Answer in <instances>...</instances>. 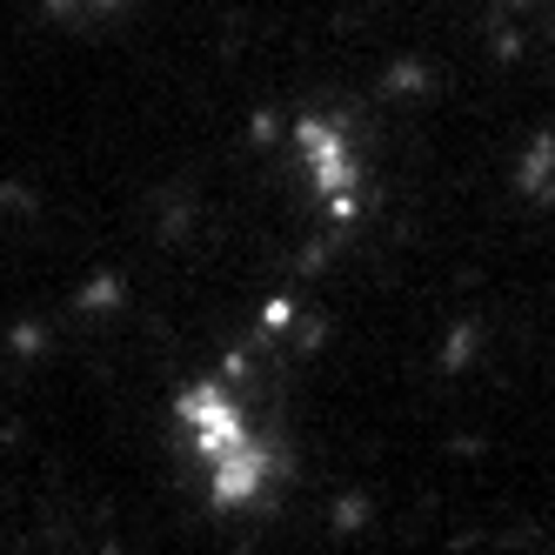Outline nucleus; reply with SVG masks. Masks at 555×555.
Masks as SVG:
<instances>
[{"label":"nucleus","instance_id":"obj_2","mask_svg":"<svg viewBox=\"0 0 555 555\" xmlns=\"http://www.w3.org/2000/svg\"><path fill=\"white\" fill-rule=\"evenodd\" d=\"M295 147H301V162H308V181L322 202H335V215L354 208V188H362V168H354V147L335 121H301L295 128Z\"/></svg>","mask_w":555,"mask_h":555},{"label":"nucleus","instance_id":"obj_1","mask_svg":"<svg viewBox=\"0 0 555 555\" xmlns=\"http://www.w3.org/2000/svg\"><path fill=\"white\" fill-rule=\"evenodd\" d=\"M175 415H181L188 449L208 462L215 502H221V508H248V502L268 489L274 462H268V449L255 442V428H248L242 402H234L228 388L202 382V388H188V395H181V409H175Z\"/></svg>","mask_w":555,"mask_h":555}]
</instances>
